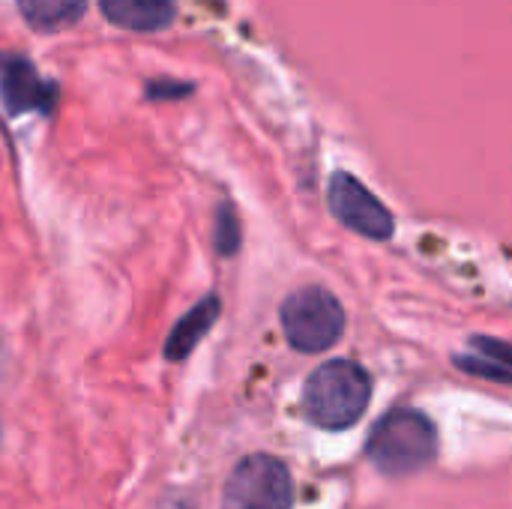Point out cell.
<instances>
[{"instance_id": "cell-5", "label": "cell", "mask_w": 512, "mask_h": 509, "mask_svg": "<svg viewBox=\"0 0 512 509\" xmlns=\"http://www.w3.org/2000/svg\"><path fill=\"white\" fill-rule=\"evenodd\" d=\"M330 210L345 228L369 240H390L396 231L393 213L378 201V195H372L357 177L345 171L333 174L330 180Z\"/></svg>"}, {"instance_id": "cell-11", "label": "cell", "mask_w": 512, "mask_h": 509, "mask_svg": "<svg viewBox=\"0 0 512 509\" xmlns=\"http://www.w3.org/2000/svg\"><path fill=\"white\" fill-rule=\"evenodd\" d=\"M216 231H219V234H216L219 249H222V252H234L237 243H240V234H237V219H234L231 210H222V213H219Z\"/></svg>"}, {"instance_id": "cell-3", "label": "cell", "mask_w": 512, "mask_h": 509, "mask_svg": "<svg viewBox=\"0 0 512 509\" xmlns=\"http://www.w3.org/2000/svg\"><path fill=\"white\" fill-rule=\"evenodd\" d=\"M282 330L291 348L321 354L345 333V309L327 288H300L282 303Z\"/></svg>"}, {"instance_id": "cell-6", "label": "cell", "mask_w": 512, "mask_h": 509, "mask_svg": "<svg viewBox=\"0 0 512 509\" xmlns=\"http://www.w3.org/2000/svg\"><path fill=\"white\" fill-rule=\"evenodd\" d=\"M0 96L12 114L21 111H51L54 84L42 81V75L24 57H0Z\"/></svg>"}, {"instance_id": "cell-10", "label": "cell", "mask_w": 512, "mask_h": 509, "mask_svg": "<svg viewBox=\"0 0 512 509\" xmlns=\"http://www.w3.org/2000/svg\"><path fill=\"white\" fill-rule=\"evenodd\" d=\"M474 345L480 348L483 357H477V360L474 357H456L459 369L507 384L510 381V348L504 342H498V339H483V336H477Z\"/></svg>"}, {"instance_id": "cell-8", "label": "cell", "mask_w": 512, "mask_h": 509, "mask_svg": "<svg viewBox=\"0 0 512 509\" xmlns=\"http://www.w3.org/2000/svg\"><path fill=\"white\" fill-rule=\"evenodd\" d=\"M216 318H219V300L216 297H207V300H201L189 315H183L180 321H177V327L171 330V336H168V342H165V357L168 360H186L192 351H195V345L210 333V327L216 324Z\"/></svg>"}, {"instance_id": "cell-9", "label": "cell", "mask_w": 512, "mask_h": 509, "mask_svg": "<svg viewBox=\"0 0 512 509\" xmlns=\"http://www.w3.org/2000/svg\"><path fill=\"white\" fill-rule=\"evenodd\" d=\"M84 9H87V0H18L21 18L33 30H42V33L72 27L75 21H81Z\"/></svg>"}, {"instance_id": "cell-1", "label": "cell", "mask_w": 512, "mask_h": 509, "mask_svg": "<svg viewBox=\"0 0 512 509\" xmlns=\"http://www.w3.org/2000/svg\"><path fill=\"white\" fill-rule=\"evenodd\" d=\"M372 378L351 360H330L318 366L303 387V414L312 426L327 432L351 429L369 408Z\"/></svg>"}, {"instance_id": "cell-7", "label": "cell", "mask_w": 512, "mask_h": 509, "mask_svg": "<svg viewBox=\"0 0 512 509\" xmlns=\"http://www.w3.org/2000/svg\"><path fill=\"white\" fill-rule=\"evenodd\" d=\"M99 9L111 24L138 33L165 30L177 18L174 0H99Z\"/></svg>"}, {"instance_id": "cell-2", "label": "cell", "mask_w": 512, "mask_h": 509, "mask_svg": "<svg viewBox=\"0 0 512 509\" xmlns=\"http://www.w3.org/2000/svg\"><path fill=\"white\" fill-rule=\"evenodd\" d=\"M366 456L387 477H411L435 462L438 432L426 414L399 408L375 423L366 441Z\"/></svg>"}, {"instance_id": "cell-4", "label": "cell", "mask_w": 512, "mask_h": 509, "mask_svg": "<svg viewBox=\"0 0 512 509\" xmlns=\"http://www.w3.org/2000/svg\"><path fill=\"white\" fill-rule=\"evenodd\" d=\"M291 504V474L276 456L267 453L237 462L222 489V509H291Z\"/></svg>"}]
</instances>
